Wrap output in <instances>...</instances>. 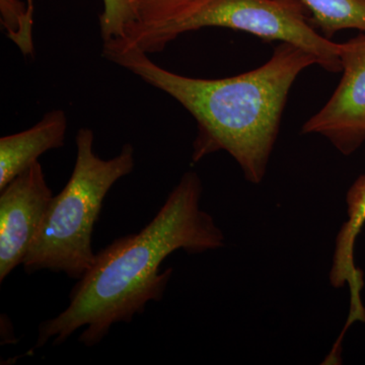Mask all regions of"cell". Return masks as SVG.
Listing matches in <instances>:
<instances>
[{
  "mask_svg": "<svg viewBox=\"0 0 365 365\" xmlns=\"http://www.w3.org/2000/svg\"><path fill=\"white\" fill-rule=\"evenodd\" d=\"M202 191L197 173H186L140 232L119 237L96 254L93 265L71 290L68 307L39 326L36 348L50 340L62 344L81 328L79 342L98 345L113 326L130 323L148 302L163 299L173 269L162 272L160 265L170 254L222 248V230L201 208Z\"/></svg>",
  "mask_w": 365,
  "mask_h": 365,
  "instance_id": "1",
  "label": "cell"
},
{
  "mask_svg": "<svg viewBox=\"0 0 365 365\" xmlns=\"http://www.w3.org/2000/svg\"><path fill=\"white\" fill-rule=\"evenodd\" d=\"M106 58L169 95L196 120L192 160L227 151L247 181L259 184L279 132L290 88L316 59L289 43H280L263 66L220 79L188 78L158 66L148 53L121 40L104 42Z\"/></svg>",
  "mask_w": 365,
  "mask_h": 365,
  "instance_id": "2",
  "label": "cell"
},
{
  "mask_svg": "<svg viewBox=\"0 0 365 365\" xmlns=\"http://www.w3.org/2000/svg\"><path fill=\"white\" fill-rule=\"evenodd\" d=\"M93 143V132L79 129L73 170L46 211L24 260L26 274L49 270L79 280L93 265L96 254L91 240L106 196L135 167L131 144H125L116 157L103 160L96 153Z\"/></svg>",
  "mask_w": 365,
  "mask_h": 365,
  "instance_id": "3",
  "label": "cell"
},
{
  "mask_svg": "<svg viewBox=\"0 0 365 365\" xmlns=\"http://www.w3.org/2000/svg\"><path fill=\"white\" fill-rule=\"evenodd\" d=\"M242 31L267 41L289 43L311 54L329 72L342 71L341 44L319 34L299 0H210L193 16L151 38L139 49L160 52L182 34L203 28Z\"/></svg>",
  "mask_w": 365,
  "mask_h": 365,
  "instance_id": "4",
  "label": "cell"
},
{
  "mask_svg": "<svg viewBox=\"0 0 365 365\" xmlns=\"http://www.w3.org/2000/svg\"><path fill=\"white\" fill-rule=\"evenodd\" d=\"M343 76L339 86L302 133L319 134L349 155L365 141V33L341 44Z\"/></svg>",
  "mask_w": 365,
  "mask_h": 365,
  "instance_id": "5",
  "label": "cell"
},
{
  "mask_svg": "<svg viewBox=\"0 0 365 365\" xmlns=\"http://www.w3.org/2000/svg\"><path fill=\"white\" fill-rule=\"evenodd\" d=\"M53 197L39 162L0 190V282L23 265Z\"/></svg>",
  "mask_w": 365,
  "mask_h": 365,
  "instance_id": "6",
  "label": "cell"
},
{
  "mask_svg": "<svg viewBox=\"0 0 365 365\" xmlns=\"http://www.w3.org/2000/svg\"><path fill=\"white\" fill-rule=\"evenodd\" d=\"M67 118L61 110L46 114L28 130L0 139V190L25 172L47 151L64 144Z\"/></svg>",
  "mask_w": 365,
  "mask_h": 365,
  "instance_id": "7",
  "label": "cell"
},
{
  "mask_svg": "<svg viewBox=\"0 0 365 365\" xmlns=\"http://www.w3.org/2000/svg\"><path fill=\"white\" fill-rule=\"evenodd\" d=\"M134 23L127 31L126 44L141 48L151 38L179 25L200 11L210 0H131ZM112 41V40H111Z\"/></svg>",
  "mask_w": 365,
  "mask_h": 365,
  "instance_id": "8",
  "label": "cell"
},
{
  "mask_svg": "<svg viewBox=\"0 0 365 365\" xmlns=\"http://www.w3.org/2000/svg\"><path fill=\"white\" fill-rule=\"evenodd\" d=\"M347 220L336 239L331 279L336 283L354 282L361 276L355 264V245L365 225V175L360 176L346 195Z\"/></svg>",
  "mask_w": 365,
  "mask_h": 365,
  "instance_id": "9",
  "label": "cell"
},
{
  "mask_svg": "<svg viewBox=\"0 0 365 365\" xmlns=\"http://www.w3.org/2000/svg\"><path fill=\"white\" fill-rule=\"evenodd\" d=\"M314 28L331 38L342 30L365 33V0H299Z\"/></svg>",
  "mask_w": 365,
  "mask_h": 365,
  "instance_id": "10",
  "label": "cell"
},
{
  "mask_svg": "<svg viewBox=\"0 0 365 365\" xmlns=\"http://www.w3.org/2000/svg\"><path fill=\"white\" fill-rule=\"evenodd\" d=\"M104 11L101 14L100 26L104 42L123 39L134 23L131 0H103Z\"/></svg>",
  "mask_w": 365,
  "mask_h": 365,
  "instance_id": "11",
  "label": "cell"
}]
</instances>
